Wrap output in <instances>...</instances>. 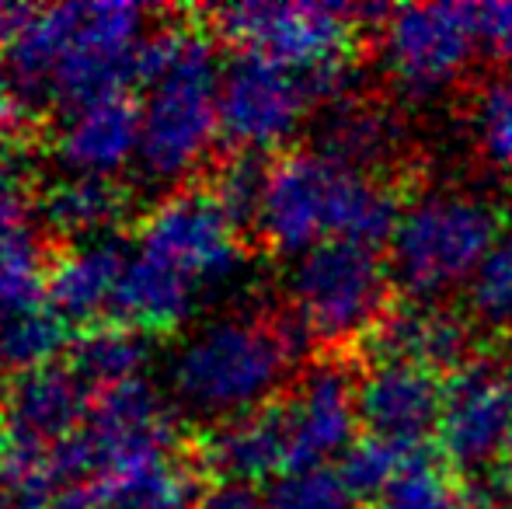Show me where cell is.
<instances>
[{"label":"cell","mask_w":512,"mask_h":509,"mask_svg":"<svg viewBox=\"0 0 512 509\" xmlns=\"http://www.w3.org/2000/svg\"><path fill=\"white\" fill-rule=\"evenodd\" d=\"M129 210L126 185L115 178H88V175H63L35 199V217L56 238L67 241H102L122 224Z\"/></svg>","instance_id":"cell-19"},{"label":"cell","mask_w":512,"mask_h":509,"mask_svg":"<svg viewBox=\"0 0 512 509\" xmlns=\"http://www.w3.org/2000/svg\"><path fill=\"white\" fill-rule=\"evenodd\" d=\"M67 363L84 377L91 391H105V387L143 377L150 363V339L140 328L105 321L70 339Z\"/></svg>","instance_id":"cell-21"},{"label":"cell","mask_w":512,"mask_h":509,"mask_svg":"<svg viewBox=\"0 0 512 509\" xmlns=\"http://www.w3.org/2000/svg\"><path fill=\"white\" fill-rule=\"evenodd\" d=\"M129 255L122 241H84L49 262L46 300L67 325L95 328L112 321L115 293L126 276Z\"/></svg>","instance_id":"cell-16"},{"label":"cell","mask_w":512,"mask_h":509,"mask_svg":"<svg viewBox=\"0 0 512 509\" xmlns=\"http://www.w3.org/2000/svg\"><path fill=\"white\" fill-rule=\"evenodd\" d=\"M408 454L411 450L398 447V443H387V440H380V436L366 433V436H359L356 447L338 461V475H342V482L349 485L359 499L363 496L377 499L380 492L387 489V482L398 475V468L405 464Z\"/></svg>","instance_id":"cell-28"},{"label":"cell","mask_w":512,"mask_h":509,"mask_svg":"<svg viewBox=\"0 0 512 509\" xmlns=\"http://www.w3.org/2000/svg\"><path fill=\"white\" fill-rule=\"evenodd\" d=\"M387 7H352V4H317V0H283V4H230L209 11L213 32L230 39L248 53L293 67L300 74L349 67L352 35L359 21L387 18Z\"/></svg>","instance_id":"cell-7"},{"label":"cell","mask_w":512,"mask_h":509,"mask_svg":"<svg viewBox=\"0 0 512 509\" xmlns=\"http://www.w3.org/2000/svg\"><path fill=\"white\" fill-rule=\"evenodd\" d=\"M317 105L307 74L237 49L220 77V140L230 154L265 157L300 133Z\"/></svg>","instance_id":"cell-10"},{"label":"cell","mask_w":512,"mask_h":509,"mask_svg":"<svg viewBox=\"0 0 512 509\" xmlns=\"http://www.w3.org/2000/svg\"><path fill=\"white\" fill-rule=\"evenodd\" d=\"M25 119V105L14 95V88L7 84V77L0 74V140H14V129Z\"/></svg>","instance_id":"cell-32"},{"label":"cell","mask_w":512,"mask_h":509,"mask_svg":"<svg viewBox=\"0 0 512 509\" xmlns=\"http://www.w3.org/2000/svg\"><path fill=\"white\" fill-rule=\"evenodd\" d=\"M304 346L297 321L265 311H227L199 325L168 367L171 408L196 422L244 419L272 405Z\"/></svg>","instance_id":"cell-4"},{"label":"cell","mask_w":512,"mask_h":509,"mask_svg":"<svg viewBox=\"0 0 512 509\" xmlns=\"http://www.w3.org/2000/svg\"><path fill=\"white\" fill-rule=\"evenodd\" d=\"M199 464L220 482L258 485L265 478H283L290 471V440L279 401L244 415V419L213 426L199 447Z\"/></svg>","instance_id":"cell-17"},{"label":"cell","mask_w":512,"mask_h":509,"mask_svg":"<svg viewBox=\"0 0 512 509\" xmlns=\"http://www.w3.org/2000/svg\"><path fill=\"white\" fill-rule=\"evenodd\" d=\"M485 46L478 4L425 0L394 7L380 25L384 67L408 98H436L471 70Z\"/></svg>","instance_id":"cell-8"},{"label":"cell","mask_w":512,"mask_h":509,"mask_svg":"<svg viewBox=\"0 0 512 509\" xmlns=\"http://www.w3.org/2000/svg\"><path fill=\"white\" fill-rule=\"evenodd\" d=\"M506 489H509V499H512V461H509V475H506Z\"/></svg>","instance_id":"cell-37"},{"label":"cell","mask_w":512,"mask_h":509,"mask_svg":"<svg viewBox=\"0 0 512 509\" xmlns=\"http://www.w3.org/2000/svg\"><path fill=\"white\" fill-rule=\"evenodd\" d=\"M262 509H359V496L342 482L338 468L290 471L265 489Z\"/></svg>","instance_id":"cell-25"},{"label":"cell","mask_w":512,"mask_h":509,"mask_svg":"<svg viewBox=\"0 0 512 509\" xmlns=\"http://www.w3.org/2000/svg\"><path fill=\"white\" fill-rule=\"evenodd\" d=\"M199 300H203V293L189 279H182L168 265L154 262L133 248L126 276L115 293L112 321L140 328V332H164V328L182 325L196 311Z\"/></svg>","instance_id":"cell-20"},{"label":"cell","mask_w":512,"mask_h":509,"mask_svg":"<svg viewBox=\"0 0 512 509\" xmlns=\"http://www.w3.org/2000/svg\"><path fill=\"white\" fill-rule=\"evenodd\" d=\"M443 461L460 475H488L512 461V394L506 370L467 363L446 384L439 419Z\"/></svg>","instance_id":"cell-11"},{"label":"cell","mask_w":512,"mask_h":509,"mask_svg":"<svg viewBox=\"0 0 512 509\" xmlns=\"http://www.w3.org/2000/svg\"><path fill=\"white\" fill-rule=\"evenodd\" d=\"M279 412L290 440V471L331 468L359 440V381L338 363H317L279 401Z\"/></svg>","instance_id":"cell-12"},{"label":"cell","mask_w":512,"mask_h":509,"mask_svg":"<svg viewBox=\"0 0 512 509\" xmlns=\"http://www.w3.org/2000/svg\"><path fill=\"white\" fill-rule=\"evenodd\" d=\"M7 443L56 450L88 422L95 391L70 363H46L11 377L4 387Z\"/></svg>","instance_id":"cell-14"},{"label":"cell","mask_w":512,"mask_h":509,"mask_svg":"<svg viewBox=\"0 0 512 509\" xmlns=\"http://www.w3.org/2000/svg\"><path fill=\"white\" fill-rule=\"evenodd\" d=\"M509 60H512V53H509Z\"/></svg>","instance_id":"cell-39"},{"label":"cell","mask_w":512,"mask_h":509,"mask_svg":"<svg viewBox=\"0 0 512 509\" xmlns=\"http://www.w3.org/2000/svg\"><path fill=\"white\" fill-rule=\"evenodd\" d=\"M471 314L488 328H512V227L502 231L495 248L481 262L474 283L467 286Z\"/></svg>","instance_id":"cell-27"},{"label":"cell","mask_w":512,"mask_h":509,"mask_svg":"<svg viewBox=\"0 0 512 509\" xmlns=\"http://www.w3.org/2000/svg\"><path fill=\"white\" fill-rule=\"evenodd\" d=\"M223 63L199 25H164L143 39L136 84L140 98V164L157 189H182L220 140Z\"/></svg>","instance_id":"cell-3"},{"label":"cell","mask_w":512,"mask_h":509,"mask_svg":"<svg viewBox=\"0 0 512 509\" xmlns=\"http://www.w3.org/2000/svg\"><path fill=\"white\" fill-rule=\"evenodd\" d=\"M446 384L436 370L408 360H377L359 377V415L370 436L422 450L443 419Z\"/></svg>","instance_id":"cell-13"},{"label":"cell","mask_w":512,"mask_h":509,"mask_svg":"<svg viewBox=\"0 0 512 509\" xmlns=\"http://www.w3.org/2000/svg\"><path fill=\"white\" fill-rule=\"evenodd\" d=\"M192 509H262V496L255 492V485L216 482L192 503Z\"/></svg>","instance_id":"cell-31"},{"label":"cell","mask_w":512,"mask_h":509,"mask_svg":"<svg viewBox=\"0 0 512 509\" xmlns=\"http://www.w3.org/2000/svg\"><path fill=\"white\" fill-rule=\"evenodd\" d=\"M502 238L499 210L485 196L464 189H436L411 199L401 210L387 245L394 283L415 304L436 300L471 286L481 262Z\"/></svg>","instance_id":"cell-5"},{"label":"cell","mask_w":512,"mask_h":509,"mask_svg":"<svg viewBox=\"0 0 512 509\" xmlns=\"http://www.w3.org/2000/svg\"><path fill=\"white\" fill-rule=\"evenodd\" d=\"M265 175H269V161L265 157L230 154V161L223 164L220 175L209 185L241 231L244 227H255L258 206H262V192H265Z\"/></svg>","instance_id":"cell-29"},{"label":"cell","mask_w":512,"mask_h":509,"mask_svg":"<svg viewBox=\"0 0 512 509\" xmlns=\"http://www.w3.org/2000/svg\"><path fill=\"white\" fill-rule=\"evenodd\" d=\"M317 147L324 154L338 157L345 164L373 171V164L384 161L394 147V126L373 105H352L338 102L328 105V119L321 129V143Z\"/></svg>","instance_id":"cell-22"},{"label":"cell","mask_w":512,"mask_h":509,"mask_svg":"<svg viewBox=\"0 0 512 509\" xmlns=\"http://www.w3.org/2000/svg\"><path fill=\"white\" fill-rule=\"evenodd\" d=\"M394 272L380 248L331 241L290 265V304L307 339L352 342L387 318Z\"/></svg>","instance_id":"cell-6"},{"label":"cell","mask_w":512,"mask_h":509,"mask_svg":"<svg viewBox=\"0 0 512 509\" xmlns=\"http://www.w3.org/2000/svg\"><path fill=\"white\" fill-rule=\"evenodd\" d=\"M506 384H509V394H512V367L506 370Z\"/></svg>","instance_id":"cell-38"},{"label":"cell","mask_w":512,"mask_h":509,"mask_svg":"<svg viewBox=\"0 0 512 509\" xmlns=\"http://www.w3.org/2000/svg\"><path fill=\"white\" fill-rule=\"evenodd\" d=\"M373 503L377 509H460V489L450 464L425 450H411Z\"/></svg>","instance_id":"cell-24"},{"label":"cell","mask_w":512,"mask_h":509,"mask_svg":"<svg viewBox=\"0 0 512 509\" xmlns=\"http://www.w3.org/2000/svg\"><path fill=\"white\" fill-rule=\"evenodd\" d=\"M380 360H408L429 370L467 367L471 353V328L453 311L436 304H411L405 311H394L380 321L377 332Z\"/></svg>","instance_id":"cell-18"},{"label":"cell","mask_w":512,"mask_h":509,"mask_svg":"<svg viewBox=\"0 0 512 509\" xmlns=\"http://www.w3.org/2000/svg\"><path fill=\"white\" fill-rule=\"evenodd\" d=\"M108 509H192V492L182 496H150V499H126V503H115Z\"/></svg>","instance_id":"cell-34"},{"label":"cell","mask_w":512,"mask_h":509,"mask_svg":"<svg viewBox=\"0 0 512 509\" xmlns=\"http://www.w3.org/2000/svg\"><path fill=\"white\" fill-rule=\"evenodd\" d=\"M478 21L485 46L512 53V0H495V4H478Z\"/></svg>","instance_id":"cell-30"},{"label":"cell","mask_w":512,"mask_h":509,"mask_svg":"<svg viewBox=\"0 0 512 509\" xmlns=\"http://www.w3.org/2000/svg\"><path fill=\"white\" fill-rule=\"evenodd\" d=\"M474 509H512V499H492V503H481Z\"/></svg>","instance_id":"cell-35"},{"label":"cell","mask_w":512,"mask_h":509,"mask_svg":"<svg viewBox=\"0 0 512 509\" xmlns=\"http://www.w3.org/2000/svg\"><path fill=\"white\" fill-rule=\"evenodd\" d=\"M140 154V98L119 95L67 109L53 133V161L63 175L115 178Z\"/></svg>","instance_id":"cell-15"},{"label":"cell","mask_w":512,"mask_h":509,"mask_svg":"<svg viewBox=\"0 0 512 509\" xmlns=\"http://www.w3.org/2000/svg\"><path fill=\"white\" fill-rule=\"evenodd\" d=\"M39 7H21V4H0V46H11L21 32L28 28V21L35 18Z\"/></svg>","instance_id":"cell-33"},{"label":"cell","mask_w":512,"mask_h":509,"mask_svg":"<svg viewBox=\"0 0 512 509\" xmlns=\"http://www.w3.org/2000/svg\"><path fill=\"white\" fill-rule=\"evenodd\" d=\"M63 475L53 450L4 443L0 450V509H56Z\"/></svg>","instance_id":"cell-23"},{"label":"cell","mask_w":512,"mask_h":509,"mask_svg":"<svg viewBox=\"0 0 512 509\" xmlns=\"http://www.w3.org/2000/svg\"><path fill=\"white\" fill-rule=\"evenodd\" d=\"M147 7L56 4L39 7L7 46L4 77L25 109L77 105L119 95L136 81L147 39Z\"/></svg>","instance_id":"cell-1"},{"label":"cell","mask_w":512,"mask_h":509,"mask_svg":"<svg viewBox=\"0 0 512 509\" xmlns=\"http://www.w3.org/2000/svg\"><path fill=\"white\" fill-rule=\"evenodd\" d=\"M405 206L377 171L356 168L321 147L272 157L255 231L272 252L300 255L331 241L384 248Z\"/></svg>","instance_id":"cell-2"},{"label":"cell","mask_w":512,"mask_h":509,"mask_svg":"<svg viewBox=\"0 0 512 509\" xmlns=\"http://www.w3.org/2000/svg\"><path fill=\"white\" fill-rule=\"evenodd\" d=\"M7 443V429H4V398H0V450H4Z\"/></svg>","instance_id":"cell-36"},{"label":"cell","mask_w":512,"mask_h":509,"mask_svg":"<svg viewBox=\"0 0 512 509\" xmlns=\"http://www.w3.org/2000/svg\"><path fill=\"white\" fill-rule=\"evenodd\" d=\"M133 248L189 279L203 297L230 283L244 258L241 227L209 185H182L164 192L140 220Z\"/></svg>","instance_id":"cell-9"},{"label":"cell","mask_w":512,"mask_h":509,"mask_svg":"<svg viewBox=\"0 0 512 509\" xmlns=\"http://www.w3.org/2000/svg\"><path fill=\"white\" fill-rule=\"evenodd\" d=\"M471 129L485 161L512 171V77L481 84L471 105Z\"/></svg>","instance_id":"cell-26"}]
</instances>
